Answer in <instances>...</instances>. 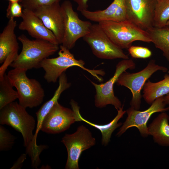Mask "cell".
Wrapping results in <instances>:
<instances>
[{"label":"cell","instance_id":"obj_21","mask_svg":"<svg viewBox=\"0 0 169 169\" xmlns=\"http://www.w3.org/2000/svg\"><path fill=\"white\" fill-rule=\"evenodd\" d=\"M123 105L117 110V114L115 117L106 124L100 125L92 123L83 118L80 114L79 116V121H84L100 131L102 135L101 144L102 145L105 146L110 141L113 132L116 128L122 125L121 122H118V121L126 113V111L123 110Z\"/></svg>","mask_w":169,"mask_h":169},{"label":"cell","instance_id":"obj_18","mask_svg":"<svg viewBox=\"0 0 169 169\" xmlns=\"http://www.w3.org/2000/svg\"><path fill=\"white\" fill-rule=\"evenodd\" d=\"M169 116L166 112H161L148 125L150 136L159 145L169 147Z\"/></svg>","mask_w":169,"mask_h":169},{"label":"cell","instance_id":"obj_26","mask_svg":"<svg viewBox=\"0 0 169 169\" xmlns=\"http://www.w3.org/2000/svg\"><path fill=\"white\" fill-rule=\"evenodd\" d=\"M128 50L131 56L134 58L146 59L152 55L151 50L146 47L131 45Z\"/></svg>","mask_w":169,"mask_h":169},{"label":"cell","instance_id":"obj_16","mask_svg":"<svg viewBox=\"0 0 169 169\" xmlns=\"http://www.w3.org/2000/svg\"><path fill=\"white\" fill-rule=\"evenodd\" d=\"M22 18V20L18 26L19 29L26 31L30 35L35 39L59 44L53 33L45 26L33 11L24 8Z\"/></svg>","mask_w":169,"mask_h":169},{"label":"cell","instance_id":"obj_31","mask_svg":"<svg viewBox=\"0 0 169 169\" xmlns=\"http://www.w3.org/2000/svg\"><path fill=\"white\" fill-rule=\"evenodd\" d=\"M164 101L166 105L169 104V93L164 96Z\"/></svg>","mask_w":169,"mask_h":169},{"label":"cell","instance_id":"obj_23","mask_svg":"<svg viewBox=\"0 0 169 169\" xmlns=\"http://www.w3.org/2000/svg\"><path fill=\"white\" fill-rule=\"evenodd\" d=\"M13 87L7 74L5 73L0 80V110L18 99L17 91L13 89Z\"/></svg>","mask_w":169,"mask_h":169},{"label":"cell","instance_id":"obj_15","mask_svg":"<svg viewBox=\"0 0 169 169\" xmlns=\"http://www.w3.org/2000/svg\"><path fill=\"white\" fill-rule=\"evenodd\" d=\"M33 11L45 26L53 33L59 44H62L64 35V23L59 3L42 6Z\"/></svg>","mask_w":169,"mask_h":169},{"label":"cell","instance_id":"obj_2","mask_svg":"<svg viewBox=\"0 0 169 169\" xmlns=\"http://www.w3.org/2000/svg\"><path fill=\"white\" fill-rule=\"evenodd\" d=\"M18 39L22 44V49L10 66L13 68H22L28 70L40 68L44 59L59 49V45L43 39L31 40L24 34L18 36Z\"/></svg>","mask_w":169,"mask_h":169},{"label":"cell","instance_id":"obj_13","mask_svg":"<svg viewBox=\"0 0 169 169\" xmlns=\"http://www.w3.org/2000/svg\"><path fill=\"white\" fill-rule=\"evenodd\" d=\"M17 26L14 19H9L0 34V79H2L8 66L17 58L18 43L14 30Z\"/></svg>","mask_w":169,"mask_h":169},{"label":"cell","instance_id":"obj_33","mask_svg":"<svg viewBox=\"0 0 169 169\" xmlns=\"http://www.w3.org/2000/svg\"><path fill=\"white\" fill-rule=\"evenodd\" d=\"M166 26L169 27V20L168 21V22L167 23Z\"/></svg>","mask_w":169,"mask_h":169},{"label":"cell","instance_id":"obj_17","mask_svg":"<svg viewBox=\"0 0 169 169\" xmlns=\"http://www.w3.org/2000/svg\"><path fill=\"white\" fill-rule=\"evenodd\" d=\"M80 13L87 19L98 23L106 20H128L125 0H114L108 7L103 10L90 11L87 9Z\"/></svg>","mask_w":169,"mask_h":169},{"label":"cell","instance_id":"obj_25","mask_svg":"<svg viewBox=\"0 0 169 169\" xmlns=\"http://www.w3.org/2000/svg\"><path fill=\"white\" fill-rule=\"evenodd\" d=\"M16 137L8 130L0 125V151H7L10 149L14 145Z\"/></svg>","mask_w":169,"mask_h":169},{"label":"cell","instance_id":"obj_6","mask_svg":"<svg viewBox=\"0 0 169 169\" xmlns=\"http://www.w3.org/2000/svg\"><path fill=\"white\" fill-rule=\"evenodd\" d=\"M168 70L166 67L156 64L155 60L151 59L146 67L140 71L132 73L126 71L122 73L116 83L117 85L125 86L131 90L132 95L130 102L131 107L139 110L142 97L141 92L145 83L157 71L165 72Z\"/></svg>","mask_w":169,"mask_h":169},{"label":"cell","instance_id":"obj_14","mask_svg":"<svg viewBox=\"0 0 169 169\" xmlns=\"http://www.w3.org/2000/svg\"><path fill=\"white\" fill-rule=\"evenodd\" d=\"M158 0H125L127 19L146 30L153 27L154 12Z\"/></svg>","mask_w":169,"mask_h":169},{"label":"cell","instance_id":"obj_19","mask_svg":"<svg viewBox=\"0 0 169 169\" xmlns=\"http://www.w3.org/2000/svg\"><path fill=\"white\" fill-rule=\"evenodd\" d=\"M59 79V86L53 96L50 100L45 103L36 113L37 124L34 135L36 141L38 134L40 130L42 123L44 118L55 103L58 101L61 93L71 86V83L68 82L65 72L63 73Z\"/></svg>","mask_w":169,"mask_h":169},{"label":"cell","instance_id":"obj_32","mask_svg":"<svg viewBox=\"0 0 169 169\" xmlns=\"http://www.w3.org/2000/svg\"><path fill=\"white\" fill-rule=\"evenodd\" d=\"M9 1V2H18L21 3L22 1L23 0H7Z\"/></svg>","mask_w":169,"mask_h":169},{"label":"cell","instance_id":"obj_5","mask_svg":"<svg viewBox=\"0 0 169 169\" xmlns=\"http://www.w3.org/2000/svg\"><path fill=\"white\" fill-rule=\"evenodd\" d=\"M58 57L46 58L40 64V67L45 72L44 78L48 83H55L61 75L68 68L74 66L81 68L87 71L99 81L102 80L98 75L103 76L105 72L102 70L90 69L86 68L85 62L81 59H76L73 54L62 45L60 46Z\"/></svg>","mask_w":169,"mask_h":169},{"label":"cell","instance_id":"obj_12","mask_svg":"<svg viewBox=\"0 0 169 169\" xmlns=\"http://www.w3.org/2000/svg\"><path fill=\"white\" fill-rule=\"evenodd\" d=\"M79 111L78 107L71 109L63 106L57 101L44 118L40 130L50 134L62 132L78 121Z\"/></svg>","mask_w":169,"mask_h":169},{"label":"cell","instance_id":"obj_20","mask_svg":"<svg viewBox=\"0 0 169 169\" xmlns=\"http://www.w3.org/2000/svg\"><path fill=\"white\" fill-rule=\"evenodd\" d=\"M142 89V96L146 103L151 105L157 98L169 93V75L166 74L163 79L156 82L148 80Z\"/></svg>","mask_w":169,"mask_h":169},{"label":"cell","instance_id":"obj_7","mask_svg":"<svg viewBox=\"0 0 169 169\" xmlns=\"http://www.w3.org/2000/svg\"><path fill=\"white\" fill-rule=\"evenodd\" d=\"M61 142L67 149L68 157L65 168L79 169V161L82 152L94 146L95 139L90 130L83 125L71 134H66Z\"/></svg>","mask_w":169,"mask_h":169},{"label":"cell","instance_id":"obj_3","mask_svg":"<svg viewBox=\"0 0 169 169\" xmlns=\"http://www.w3.org/2000/svg\"><path fill=\"white\" fill-rule=\"evenodd\" d=\"M98 23L111 41L122 49H128L135 41L151 42L146 30L129 20H106Z\"/></svg>","mask_w":169,"mask_h":169},{"label":"cell","instance_id":"obj_27","mask_svg":"<svg viewBox=\"0 0 169 169\" xmlns=\"http://www.w3.org/2000/svg\"><path fill=\"white\" fill-rule=\"evenodd\" d=\"M23 8L18 2H9L6 10V17L9 19H14L16 17H21L23 15Z\"/></svg>","mask_w":169,"mask_h":169},{"label":"cell","instance_id":"obj_8","mask_svg":"<svg viewBox=\"0 0 169 169\" xmlns=\"http://www.w3.org/2000/svg\"><path fill=\"white\" fill-rule=\"evenodd\" d=\"M93 54L103 59H127L128 56L115 44L97 24H92L89 33L83 38Z\"/></svg>","mask_w":169,"mask_h":169},{"label":"cell","instance_id":"obj_4","mask_svg":"<svg viewBox=\"0 0 169 169\" xmlns=\"http://www.w3.org/2000/svg\"><path fill=\"white\" fill-rule=\"evenodd\" d=\"M27 71L22 68H15L8 71L7 75L17 90L19 104L26 108H32L42 103L45 92L38 81L27 76Z\"/></svg>","mask_w":169,"mask_h":169},{"label":"cell","instance_id":"obj_1","mask_svg":"<svg viewBox=\"0 0 169 169\" xmlns=\"http://www.w3.org/2000/svg\"><path fill=\"white\" fill-rule=\"evenodd\" d=\"M0 110V124L10 126L21 133L26 153L31 158L32 166H38L40 163L39 155L46 146L37 144L33 134L36 126L34 117L17 102H13Z\"/></svg>","mask_w":169,"mask_h":169},{"label":"cell","instance_id":"obj_11","mask_svg":"<svg viewBox=\"0 0 169 169\" xmlns=\"http://www.w3.org/2000/svg\"><path fill=\"white\" fill-rule=\"evenodd\" d=\"M166 105L163 96L156 99L148 109L144 111H139L130 107L126 111L127 117L116 136H120L129 128L135 127L142 137H147L149 135L147 124L149 119L155 113L168 111L169 107H166Z\"/></svg>","mask_w":169,"mask_h":169},{"label":"cell","instance_id":"obj_24","mask_svg":"<svg viewBox=\"0 0 169 169\" xmlns=\"http://www.w3.org/2000/svg\"><path fill=\"white\" fill-rule=\"evenodd\" d=\"M169 20V0H158L156 4L153 27L162 28L166 26Z\"/></svg>","mask_w":169,"mask_h":169},{"label":"cell","instance_id":"obj_10","mask_svg":"<svg viewBox=\"0 0 169 169\" xmlns=\"http://www.w3.org/2000/svg\"><path fill=\"white\" fill-rule=\"evenodd\" d=\"M135 67V63L132 59H123L116 64L114 75L107 82L98 84L91 81L95 89V104L96 107L102 108L111 105L117 110L122 106L121 102L115 95L114 85L122 73L128 69H133Z\"/></svg>","mask_w":169,"mask_h":169},{"label":"cell","instance_id":"obj_30","mask_svg":"<svg viewBox=\"0 0 169 169\" xmlns=\"http://www.w3.org/2000/svg\"><path fill=\"white\" fill-rule=\"evenodd\" d=\"M27 154H22L15 162L11 169H20L23 164L26 158Z\"/></svg>","mask_w":169,"mask_h":169},{"label":"cell","instance_id":"obj_22","mask_svg":"<svg viewBox=\"0 0 169 169\" xmlns=\"http://www.w3.org/2000/svg\"><path fill=\"white\" fill-rule=\"evenodd\" d=\"M146 30L151 42L162 52L169 64V27L166 26L159 28L152 27Z\"/></svg>","mask_w":169,"mask_h":169},{"label":"cell","instance_id":"obj_28","mask_svg":"<svg viewBox=\"0 0 169 169\" xmlns=\"http://www.w3.org/2000/svg\"><path fill=\"white\" fill-rule=\"evenodd\" d=\"M61 0H23L21 4L23 8L33 11L40 6L59 2Z\"/></svg>","mask_w":169,"mask_h":169},{"label":"cell","instance_id":"obj_29","mask_svg":"<svg viewBox=\"0 0 169 169\" xmlns=\"http://www.w3.org/2000/svg\"><path fill=\"white\" fill-rule=\"evenodd\" d=\"M77 4V10L80 12L87 10L88 5V0H72Z\"/></svg>","mask_w":169,"mask_h":169},{"label":"cell","instance_id":"obj_9","mask_svg":"<svg viewBox=\"0 0 169 169\" xmlns=\"http://www.w3.org/2000/svg\"><path fill=\"white\" fill-rule=\"evenodd\" d=\"M64 23L62 45L69 49L73 48L76 41L89 32L92 25L89 21H83L73 9L71 2L64 1L61 5Z\"/></svg>","mask_w":169,"mask_h":169}]
</instances>
